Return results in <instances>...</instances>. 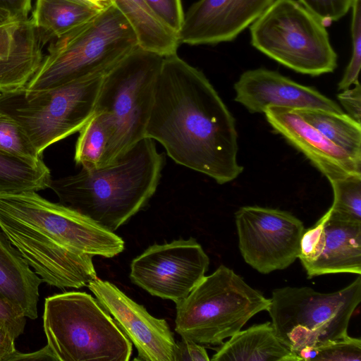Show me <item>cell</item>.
<instances>
[{
  "label": "cell",
  "mask_w": 361,
  "mask_h": 361,
  "mask_svg": "<svg viewBox=\"0 0 361 361\" xmlns=\"http://www.w3.org/2000/svg\"><path fill=\"white\" fill-rule=\"evenodd\" d=\"M334 201L329 212L338 219L361 223V174L349 175L329 181Z\"/></svg>",
  "instance_id": "26"
},
{
  "label": "cell",
  "mask_w": 361,
  "mask_h": 361,
  "mask_svg": "<svg viewBox=\"0 0 361 361\" xmlns=\"http://www.w3.org/2000/svg\"><path fill=\"white\" fill-rule=\"evenodd\" d=\"M42 279L0 231V297L26 317H37L39 288Z\"/></svg>",
  "instance_id": "19"
},
{
  "label": "cell",
  "mask_w": 361,
  "mask_h": 361,
  "mask_svg": "<svg viewBox=\"0 0 361 361\" xmlns=\"http://www.w3.org/2000/svg\"><path fill=\"white\" fill-rule=\"evenodd\" d=\"M137 46L133 28L112 4L52 40L37 71L25 87L44 90L104 75Z\"/></svg>",
  "instance_id": "4"
},
{
  "label": "cell",
  "mask_w": 361,
  "mask_h": 361,
  "mask_svg": "<svg viewBox=\"0 0 361 361\" xmlns=\"http://www.w3.org/2000/svg\"><path fill=\"white\" fill-rule=\"evenodd\" d=\"M104 75L44 90L23 87L0 92V112L22 127L42 155L49 146L79 132L92 117Z\"/></svg>",
  "instance_id": "10"
},
{
  "label": "cell",
  "mask_w": 361,
  "mask_h": 361,
  "mask_svg": "<svg viewBox=\"0 0 361 361\" xmlns=\"http://www.w3.org/2000/svg\"><path fill=\"white\" fill-rule=\"evenodd\" d=\"M176 304V332L204 346L221 345L250 318L267 310L270 299L221 265Z\"/></svg>",
  "instance_id": "8"
},
{
  "label": "cell",
  "mask_w": 361,
  "mask_h": 361,
  "mask_svg": "<svg viewBox=\"0 0 361 361\" xmlns=\"http://www.w3.org/2000/svg\"><path fill=\"white\" fill-rule=\"evenodd\" d=\"M109 140V133L102 117L94 114L79 130L75 148L74 160L85 169L103 166Z\"/></svg>",
  "instance_id": "25"
},
{
  "label": "cell",
  "mask_w": 361,
  "mask_h": 361,
  "mask_svg": "<svg viewBox=\"0 0 361 361\" xmlns=\"http://www.w3.org/2000/svg\"><path fill=\"white\" fill-rule=\"evenodd\" d=\"M101 10L85 0H36L30 19L44 44L90 20Z\"/></svg>",
  "instance_id": "22"
},
{
  "label": "cell",
  "mask_w": 361,
  "mask_h": 361,
  "mask_svg": "<svg viewBox=\"0 0 361 361\" xmlns=\"http://www.w3.org/2000/svg\"><path fill=\"white\" fill-rule=\"evenodd\" d=\"M164 159L144 137L114 163L51 179L59 202L114 232L145 207L157 190Z\"/></svg>",
  "instance_id": "3"
},
{
  "label": "cell",
  "mask_w": 361,
  "mask_h": 361,
  "mask_svg": "<svg viewBox=\"0 0 361 361\" xmlns=\"http://www.w3.org/2000/svg\"><path fill=\"white\" fill-rule=\"evenodd\" d=\"M0 228L42 281L59 289L87 286L97 278L93 257L124 250L114 232L35 191L0 196Z\"/></svg>",
  "instance_id": "2"
},
{
  "label": "cell",
  "mask_w": 361,
  "mask_h": 361,
  "mask_svg": "<svg viewBox=\"0 0 361 361\" xmlns=\"http://www.w3.org/2000/svg\"><path fill=\"white\" fill-rule=\"evenodd\" d=\"M164 58L137 46L104 75L94 112L109 133L102 166L145 137Z\"/></svg>",
  "instance_id": "5"
},
{
  "label": "cell",
  "mask_w": 361,
  "mask_h": 361,
  "mask_svg": "<svg viewBox=\"0 0 361 361\" xmlns=\"http://www.w3.org/2000/svg\"><path fill=\"white\" fill-rule=\"evenodd\" d=\"M253 47L295 72L334 71L337 54L324 24L296 0H274L249 27Z\"/></svg>",
  "instance_id": "9"
},
{
  "label": "cell",
  "mask_w": 361,
  "mask_h": 361,
  "mask_svg": "<svg viewBox=\"0 0 361 361\" xmlns=\"http://www.w3.org/2000/svg\"><path fill=\"white\" fill-rule=\"evenodd\" d=\"M329 140L361 161V125L345 113L319 109H294Z\"/></svg>",
  "instance_id": "23"
},
{
  "label": "cell",
  "mask_w": 361,
  "mask_h": 361,
  "mask_svg": "<svg viewBox=\"0 0 361 361\" xmlns=\"http://www.w3.org/2000/svg\"><path fill=\"white\" fill-rule=\"evenodd\" d=\"M43 46L30 18L0 27V92L27 85L42 63Z\"/></svg>",
  "instance_id": "18"
},
{
  "label": "cell",
  "mask_w": 361,
  "mask_h": 361,
  "mask_svg": "<svg viewBox=\"0 0 361 361\" xmlns=\"http://www.w3.org/2000/svg\"><path fill=\"white\" fill-rule=\"evenodd\" d=\"M350 10L352 54L344 74L338 84L340 91L347 90L359 82L361 66V0H353Z\"/></svg>",
  "instance_id": "29"
},
{
  "label": "cell",
  "mask_w": 361,
  "mask_h": 361,
  "mask_svg": "<svg viewBox=\"0 0 361 361\" xmlns=\"http://www.w3.org/2000/svg\"><path fill=\"white\" fill-rule=\"evenodd\" d=\"M87 287L135 346V360L173 361L176 342L165 319L152 316L109 281L97 277Z\"/></svg>",
  "instance_id": "13"
},
{
  "label": "cell",
  "mask_w": 361,
  "mask_h": 361,
  "mask_svg": "<svg viewBox=\"0 0 361 361\" xmlns=\"http://www.w3.org/2000/svg\"><path fill=\"white\" fill-rule=\"evenodd\" d=\"M317 16L325 26L344 17L350 10L353 0H298Z\"/></svg>",
  "instance_id": "30"
},
{
  "label": "cell",
  "mask_w": 361,
  "mask_h": 361,
  "mask_svg": "<svg viewBox=\"0 0 361 361\" xmlns=\"http://www.w3.org/2000/svg\"><path fill=\"white\" fill-rule=\"evenodd\" d=\"M209 360L204 345L183 338L176 343L173 361H208Z\"/></svg>",
  "instance_id": "33"
},
{
  "label": "cell",
  "mask_w": 361,
  "mask_h": 361,
  "mask_svg": "<svg viewBox=\"0 0 361 361\" xmlns=\"http://www.w3.org/2000/svg\"><path fill=\"white\" fill-rule=\"evenodd\" d=\"M133 28L138 46L164 57L177 54L178 34L164 24L145 0H112Z\"/></svg>",
  "instance_id": "21"
},
{
  "label": "cell",
  "mask_w": 361,
  "mask_h": 361,
  "mask_svg": "<svg viewBox=\"0 0 361 361\" xmlns=\"http://www.w3.org/2000/svg\"><path fill=\"white\" fill-rule=\"evenodd\" d=\"M264 113L270 126L301 152L329 181L361 174V161L329 140L294 109L268 106Z\"/></svg>",
  "instance_id": "17"
},
{
  "label": "cell",
  "mask_w": 361,
  "mask_h": 361,
  "mask_svg": "<svg viewBox=\"0 0 361 361\" xmlns=\"http://www.w3.org/2000/svg\"><path fill=\"white\" fill-rule=\"evenodd\" d=\"M43 329L57 361H128L132 343L97 299L85 292L45 298Z\"/></svg>",
  "instance_id": "7"
},
{
  "label": "cell",
  "mask_w": 361,
  "mask_h": 361,
  "mask_svg": "<svg viewBox=\"0 0 361 361\" xmlns=\"http://www.w3.org/2000/svg\"><path fill=\"white\" fill-rule=\"evenodd\" d=\"M209 264V257L195 238H180L151 245L133 259L130 279L152 295L176 303L202 281Z\"/></svg>",
  "instance_id": "12"
},
{
  "label": "cell",
  "mask_w": 361,
  "mask_h": 361,
  "mask_svg": "<svg viewBox=\"0 0 361 361\" xmlns=\"http://www.w3.org/2000/svg\"><path fill=\"white\" fill-rule=\"evenodd\" d=\"M26 317L12 304L0 297V324L16 340L23 334Z\"/></svg>",
  "instance_id": "32"
},
{
  "label": "cell",
  "mask_w": 361,
  "mask_h": 361,
  "mask_svg": "<svg viewBox=\"0 0 361 361\" xmlns=\"http://www.w3.org/2000/svg\"><path fill=\"white\" fill-rule=\"evenodd\" d=\"M0 154L31 165L44 162L22 127L13 118L1 112Z\"/></svg>",
  "instance_id": "27"
},
{
  "label": "cell",
  "mask_w": 361,
  "mask_h": 361,
  "mask_svg": "<svg viewBox=\"0 0 361 361\" xmlns=\"http://www.w3.org/2000/svg\"><path fill=\"white\" fill-rule=\"evenodd\" d=\"M16 20H20L15 18L9 12L0 8V27L8 25Z\"/></svg>",
  "instance_id": "38"
},
{
  "label": "cell",
  "mask_w": 361,
  "mask_h": 361,
  "mask_svg": "<svg viewBox=\"0 0 361 361\" xmlns=\"http://www.w3.org/2000/svg\"><path fill=\"white\" fill-rule=\"evenodd\" d=\"M16 360H54L57 361L56 358L49 348V346L47 344L44 347L35 352L28 353H23L17 350L14 352V353L11 355L9 359V361H16Z\"/></svg>",
  "instance_id": "36"
},
{
  "label": "cell",
  "mask_w": 361,
  "mask_h": 361,
  "mask_svg": "<svg viewBox=\"0 0 361 361\" xmlns=\"http://www.w3.org/2000/svg\"><path fill=\"white\" fill-rule=\"evenodd\" d=\"M234 100L252 114L264 113L268 106L319 109L344 113L336 102L316 89L264 68L243 73L234 84Z\"/></svg>",
  "instance_id": "16"
},
{
  "label": "cell",
  "mask_w": 361,
  "mask_h": 361,
  "mask_svg": "<svg viewBox=\"0 0 361 361\" xmlns=\"http://www.w3.org/2000/svg\"><path fill=\"white\" fill-rule=\"evenodd\" d=\"M145 137L176 163L225 184L243 171L235 120L214 86L177 54L165 56Z\"/></svg>",
  "instance_id": "1"
},
{
  "label": "cell",
  "mask_w": 361,
  "mask_h": 361,
  "mask_svg": "<svg viewBox=\"0 0 361 361\" xmlns=\"http://www.w3.org/2000/svg\"><path fill=\"white\" fill-rule=\"evenodd\" d=\"M51 173L43 162L31 165L0 154V196L49 188Z\"/></svg>",
  "instance_id": "24"
},
{
  "label": "cell",
  "mask_w": 361,
  "mask_h": 361,
  "mask_svg": "<svg viewBox=\"0 0 361 361\" xmlns=\"http://www.w3.org/2000/svg\"><path fill=\"white\" fill-rule=\"evenodd\" d=\"M352 88L343 90L337 96L341 104L347 111V114L360 123L361 121V87L360 82Z\"/></svg>",
  "instance_id": "34"
},
{
  "label": "cell",
  "mask_w": 361,
  "mask_h": 361,
  "mask_svg": "<svg viewBox=\"0 0 361 361\" xmlns=\"http://www.w3.org/2000/svg\"><path fill=\"white\" fill-rule=\"evenodd\" d=\"M361 301V277L332 293L311 287L276 288L267 312L275 333L298 361L312 349L348 336L350 318Z\"/></svg>",
  "instance_id": "6"
},
{
  "label": "cell",
  "mask_w": 361,
  "mask_h": 361,
  "mask_svg": "<svg viewBox=\"0 0 361 361\" xmlns=\"http://www.w3.org/2000/svg\"><path fill=\"white\" fill-rule=\"evenodd\" d=\"M159 19L178 34L184 17L180 0H145Z\"/></svg>",
  "instance_id": "31"
},
{
  "label": "cell",
  "mask_w": 361,
  "mask_h": 361,
  "mask_svg": "<svg viewBox=\"0 0 361 361\" xmlns=\"http://www.w3.org/2000/svg\"><path fill=\"white\" fill-rule=\"evenodd\" d=\"M99 9H104L113 4L112 0H85Z\"/></svg>",
  "instance_id": "39"
},
{
  "label": "cell",
  "mask_w": 361,
  "mask_h": 361,
  "mask_svg": "<svg viewBox=\"0 0 361 361\" xmlns=\"http://www.w3.org/2000/svg\"><path fill=\"white\" fill-rule=\"evenodd\" d=\"M274 0H198L184 13L179 43L215 44L234 40Z\"/></svg>",
  "instance_id": "15"
},
{
  "label": "cell",
  "mask_w": 361,
  "mask_h": 361,
  "mask_svg": "<svg viewBox=\"0 0 361 361\" xmlns=\"http://www.w3.org/2000/svg\"><path fill=\"white\" fill-rule=\"evenodd\" d=\"M298 258L307 277L361 274V223L338 219L328 210L312 227L305 229Z\"/></svg>",
  "instance_id": "14"
},
{
  "label": "cell",
  "mask_w": 361,
  "mask_h": 361,
  "mask_svg": "<svg viewBox=\"0 0 361 361\" xmlns=\"http://www.w3.org/2000/svg\"><path fill=\"white\" fill-rule=\"evenodd\" d=\"M15 341L8 329L0 324V361H9L16 350Z\"/></svg>",
  "instance_id": "37"
},
{
  "label": "cell",
  "mask_w": 361,
  "mask_h": 361,
  "mask_svg": "<svg viewBox=\"0 0 361 361\" xmlns=\"http://www.w3.org/2000/svg\"><path fill=\"white\" fill-rule=\"evenodd\" d=\"M235 221L241 255L258 272L284 269L298 258L305 228L291 213L245 206L235 212Z\"/></svg>",
  "instance_id": "11"
},
{
  "label": "cell",
  "mask_w": 361,
  "mask_h": 361,
  "mask_svg": "<svg viewBox=\"0 0 361 361\" xmlns=\"http://www.w3.org/2000/svg\"><path fill=\"white\" fill-rule=\"evenodd\" d=\"M215 361H298L277 337L271 322L255 324L230 337L212 356Z\"/></svg>",
  "instance_id": "20"
},
{
  "label": "cell",
  "mask_w": 361,
  "mask_h": 361,
  "mask_svg": "<svg viewBox=\"0 0 361 361\" xmlns=\"http://www.w3.org/2000/svg\"><path fill=\"white\" fill-rule=\"evenodd\" d=\"M304 360L361 361V340L348 335L312 349Z\"/></svg>",
  "instance_id": "28"
},
{
  "label": "cell",
  "mask_w": 361,
  "mask_h": 361,
  "mask_svg": "<svg viewBox=\"0 0 361 361\" xmlns=\"http://www.w3.org/2000/svg\"><path fill=\"white\" fill-rule=\"evenodd\" d=\"M0 8L20 20L27 19L32 0H0Z\"/></svg>",
  "instance_id": "35"
}]
</instances>
